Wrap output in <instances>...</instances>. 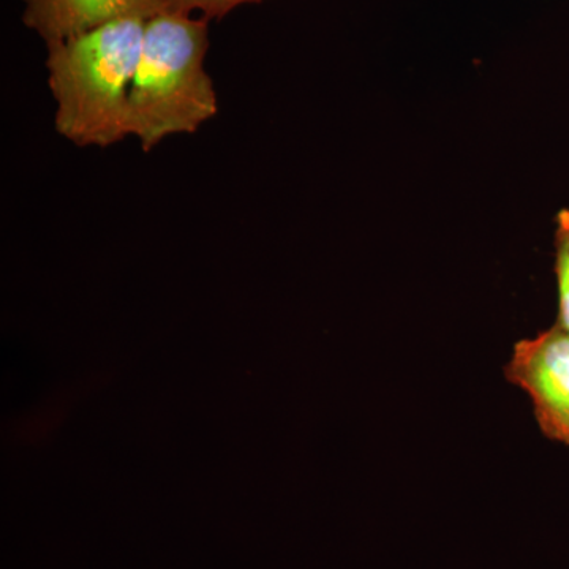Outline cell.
<instances>
[{"mask_svg":"<svg viewBox=\"0 0 569 569\" xmlns=\"http://www.w3.org/2000/svg\"><path fill=\"white\" fill-rule=\"evenodd\" d=\"M146 20L104 24L48 44L56 132L81 148H108L129 137L127 108Z\"/></svg>","mask_w":569,"mask_h":569,"instance_id":"6da1fadb","label":"cell"},{"mask_svg":"<svg viewBox=\"0 0 569 569\" xmlns=\"http://www.w3.org/2000/svg\"><path fill=\"white\" fill-rule=\"evenodd\" d=\"M556 276L559 288V320L557 323L569 331V209L557 213L556 236Z\"/></svg>","mask_w":569,"mask_h":569,"instance_id":"5b68a950","label":"cell"},{"mask_svg":"<svg viewBox=\"0 0 569 569\" xmlns=\"http://www.w3.org/2000/svg\"><path fill=\"white\" fill-rule=\"evenodd\" d=\"M263 0H171L170 10L192 13L193 10L201 11L206 20L209 18H223L238 7L244 3H260Z\"/></svg>","mask_w":569,"mask_h":569,"instance_id":"8992f818","label":"cell"},{"mask_svg":"<svg viewBox=\"0 0 569 569\" xmlns=\"http://www.w3.org/2000/svg\"><path fill=\"white\" fill-rule=\"evenodd\" d=\"M22 21L44 43L74 39L110 22L151 20L170 10V0H22Z\"/></svg>","mask_w":569,"mask_h":569,"instance_id":"277c9868","label":"cell"},{"mask_svg":"<svg viewBox=\"0 0 569 569\" xmlns=\"http://www.w3.org/2000/svg\"><path fill=\"white\" fill-rule=\"evenodd\" d=\"M505 377L530 396L541 432L569 447L568 329L556 323L533 339L516 343Z\"/></svg>","mask_w":569,"mask_h":569,"instance_id":"3957f363","label":"cell"},{"mask_svg":"<svg viewBox=\"0 0 569 569\" xmlns=\"http://www.w3.org/2000/svg\"><path fill=\"white\" fill-rule=\"evenodd\" d=\"M170 3H171V0H170Z\"/></svg>","mask_w":569,"mask_h":569,"instance_id":"52a82bcc","label":"cell"},{"mask_svg":"<svg viewBox=\"0 0 569 569\" xmlns=\"http://www.w3.org/2000/svg\"><path fill=\"white\" fill-rule=\"evenodd\" d=\"M208 20L167 10L146 21L140 61L130 88L127 130L151 152L164 138L194 133L219 110L204 69Z\"/></svg>","mask_w":569,"mask_h":569,"instance_id":"7a4b0ae2","label":"cell"}]
</instances>
